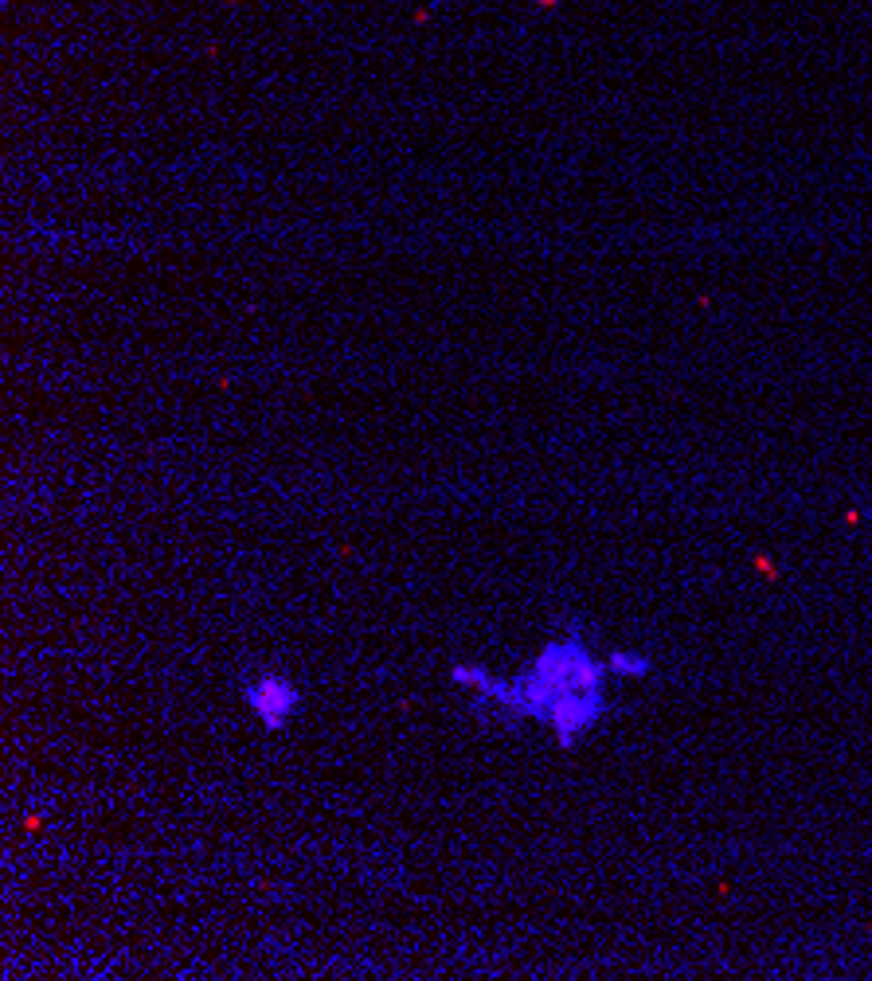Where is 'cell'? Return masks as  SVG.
<instances>
[{"label": "cell", "instance_id": "obj_1", "mask_svg": "<svg viewBox=\"0 0 872 981\" xmlns=\"http://www.w3.org/2000/svg\"><path fill=\"white\" fill-rule=\"evenodd\" d=\"M610 665L583 626H564L513 677L493 672L473 708L497 724H536L559 751H576L610 716Z\"/></svg>", "mask_w": 872, "mask_h": 981}, {"label": "cell", "instance_id": "obj_2", "mask_svg": "<svg viewBox=\"0 0 872 981\" xmlns=\"http://www.w3.org/2000/svg\"><path fill=\"white\" fill-rule=\"evenodd\" d=\"M243 704L251 708V716L263 724V731H286L294 724V716L302 712V689L286 672H255L251 680H243Z\"/></svg>", "mask_w": 872, "mask_h": 981}, {"label": "cell", "instance_id": "obj_3", "mask_svg": "<svg viewBox=\"0 0 872 981\" xmlns=\"http://www.w3.org/2000/svg\"><path fill=\"white\" fill-rule=\"evenodd\" d=\"M607 665H610V677L627 680V684L654 677V657H649L646 650H630V645H622V650H610L607 653Z\"/></svg>", "mask_w": 872, "mask_h": 981}]
</instances>
